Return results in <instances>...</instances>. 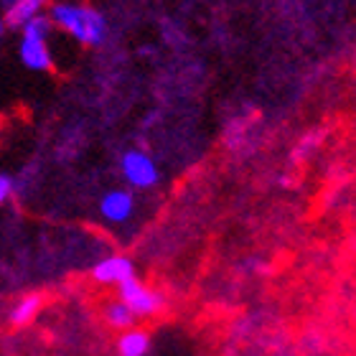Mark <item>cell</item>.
<instances>
[{"label":"cell","instance_id":"6da1fadb","mask_svg":"<svg viewBox=\"0 0 356 356\" xmlns=\"http://www.w3.org/2000/svg\"><path fill=\"white\" fill-rule=\"evenodd\" d=\"M49 21L67 31L69 36L76 38L84 46H99L107 36V21L99 10L89 6H72V3H59L51 8Z\"/></svg>","mask_w":356,"mask_h":356},{"label":"cell","instance_id":"7a4b0ae2","mask_svg":"<svg viewBox=\"0 0 356 356\" xmlns=\"http://www.w3.org/2000/svg\"><path fill=\"white\" fill-rule=\"evenodd\" d=\"M21 31V61L33 72H49L54 67V56L51 49H49L51 21L46 15H38L29 26H23Z\"/></svg>","mask_w":356,"mask_h":356},{"label":"cell","instance_id":"3957f363","mask_svg":"<svg viewBox=\"0 0 356 356\" xmlns=\"http://www.w3.org/2000/svg\"><path fill=\"white\" fill-rule=\"evenodd\" d=\"M120 173L127 181L130 191L133 188H153L161 181V171H158L156 161L145 153V150H125L120 158Z\"/></svg>","mask_w":356,"mask_h":356},{"label":"cell","instance_id":"277c9868","mask_svg":"<svg viewBox=\"0 0 356 356\" xmlns=\"http://www.w3.org/2000/svg\"><path fill=\"white\" fill-rule=\"evenodd\" d=\"M118 300H122V303L133 311L135 318L153 316V313H158L161 305H163V298L158 296L153 288H148L138 275L130 277L127 282H122V285H118Z\"/></svg>","mask_w":356,"mask_h":356},{"label":"cell","instance_id":"5b68a950","mask_svg":"<svg viewBox=\"0 0 356 356\" xmlns=\"http://www.w3.org/2000/svg\"><path fill=\"white\" fill-rule=\"evenodd\" d=\"M92 277L99 285H115L118 288L130 277H135V265L125 254H110V257H104V260H99L92 267Z\"/></svg>","mask_w":356,"mask_h":356},{"label":"cell","instance_id":"8992f818","mask_svg":"<svg viewBox=\"0 0 356 356\" xmlns=\"http://www.w3.org/2000/svg\"><path fill=\"white\" fill-rule=\"evenodd\" d=\"M135 211V193L130 188H110L99 199V214L112 224L127 222Z\"/></svg>","mask_w":356,"mask_h":356},{"label":"cell","instance_id":"52a82bcc","mask_svg":"<svg viewBox=\"0 0 356 356\" xmlns=\"http://www.w3.org/2000/svg\"><path fill=\"white\" fill-rule=\"evenodd\" d=\"M150 351V334L143 328H130L118 339V356H145Z\"/></svg>","mask_w":356,"mask_h":356},{"label":"cell","instance_id":"ba28073f","mask_svg":"<svg viewBox=\"0 0 356 356\" xmlns=\"http://www.w3.org/2000/svg\"><path fill=\"white\" fill-rule=\"evenodd\" d=\"M41 305H44V298L36 296V293H33V296H23L21 300L13 305V311H10V326H15V328L29 326L31 321L41 313Z\"/></svg>","mask_w":356,"mask_h":356},{"label":"cell","instance_id":"9c48e42d","mask_svg":"<svg viewBox=\"0 0 356 356\" xmlns=\"http://www.w3.org/2000/svg\"><path fill=\"white\" fill-rule=\"evenodd\" d=\"M38 15H41V3L38 0H18V3L8 8L6 23L13 26V29H23V26H29Z\"/></svg>","mask_w":356,"mask_h":356},{"label":"cell","instance_id":"30bf717a","mask_svg":"<svg viewBox=\"0 0 356 356\" xmlns=\"http://www.w3.org/2000/svg\"><path fill=\"white\" fill-rule=\"evenodd\" d=\"M104 321L110 323V328H115V331H130L135 323V316L133 311L127 308L122 300H112V303L104 305Z\"/></svg>","mask_w":356,"mask_h":356},{"label":"cell","instance_id":"8fae6325","mask_svg":"<svg viewBox=\"0 0 356 356\" xmlns=\"http://www.w3.org/2000/svg\"><path fill=\"white\" fill-rule=\"evenodd\" d=\"M15 184H13V178L6 176V173H0V207L6 204L8 199H10V193H13Z\"/></svg>","mask_w":356,"mask_h":356},{"label":"cell","instance_id":"7c38bea8","mask_svg":"<svg viewBox=\"0 0 356 356\" xmlns=\"http://www.w3.org/2000/svg\"><path fill=\"white\" fill-rule=\"evenodd\" d=\"M3 29H6V21H3V18H0V36H3Z\"/></svg>","mask_w":356,"mask_h":356}]
</instances>
